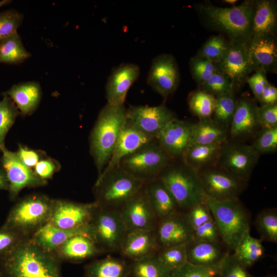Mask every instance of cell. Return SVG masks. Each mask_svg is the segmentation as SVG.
I'll return each instance as SVG.
<instances>
[{"label":"cell","instance_id":"16","mask_svg":"<svg viewBox=\"0 0 277 277\" xmlns=\"http://www.w3.org/2000/svg\"><path fill=\"white\" fill-rule=\"evenodd\" d=\"M128 232L154 230L158 220L143 188L130 199L119 211Z\"/></svg>","mask_w":277,"mask_h":277},{"label":"cell","instance_id":"40","mask_svg":"<svg viewBox=\"0 0 277 277\" xmlns=\"http://www.w3.org/2000/svg\"><path fill=\"white\" fill-rule=\"evenodd\" d=\"M234 92L216 98L212 119L221 126L229 128L236 105Z\"/></svg>","mask_w":277,"mask_h":277},{"label":"cell","instance_id":"4","mask_svg":"<svg viewBox=\"0 0 277 277\" xmlns=\"http://www.w3.org/2000/svg\"><path fill=\"white\" fill-rule=\"evenodd\" d=\"M144 185L118 166L98 176L94 187L95 203L101 208L120 211Z\"/></svg>","mask_w":277,"mask_h":277},{"label":"cell","instance_id":"23","mask_svg":"<svg viewBox=\"0 0 277 277\" xmlns=\"http://www.w3.org/2000/svg\"><path fill=\"white\" fill-rule=\"evenodd\" d=\"M188 263L204 267L220 265L229 250L221 241L207 242L192 239L186 244Z\"/></svg>","mask_w":277,"mask_h":277},{"label":"cell","instance_id":"55","mask_svg":"<svg viewBox=\"0 0 277 277\" xmlns=\"http://www.w3.org/2000/svg\"><path fill=\"white\" fill-rule=\"evenodd\" d=\"M266 73L262 71H256L251 76H248L246 81L255 97L259 100L264 88L269 83Z\"/></svg>","mask_w":277,"mask_h":277},{"label":"cell","instance_id":"60","mask_svg":"<svg viewBox=\"0 0 277 277\" xmlns=\"http://www.w3.org/2000/svg\"><path fill=\"white\" fill-rule=\"evenodd\" d=\"M265 277H277L276 275H269Z\"/></svg>","mask_w":277,"mask_h":277},{"label":"cell","instance_id":"12","mask_svg":"<svg viewBox=\"0 0 277 277\" xmlns=\"http://www.w3.org/2000/svg\"><path fill=\"white\" fill-rule=\"evenodd\" d=\"M198 173L205 195L217 200L239 199L246 183L217 167Z\"/></svg>","mask_w":277,"mask_h":277},{"label":"cell","instance_id":"14","mask_svg":"<svg viewBox=\"0 0 277 277\" xmlns=\"http://www.w3.org/2000/svg\"><path fill=\"white\" fill-rule=\"evenodd\" d=\"M1 152V168L4 171L9 183L8 190L11 198H15L25 187L41 186L46 183L38 178L33 169L24 165L15 152L11 151L5 147Z\"/></svg>","mask_w":277,"mask_h":277},{"label":"cell","instance_id":"13","mask_svg":"<svg viewBox=\"0 0 277 277\" xmlns=\"http://www.w3.org/2000/svg\"><path fill=\"white\" fill-rule=\"evenodd\" d=\"M179 81L178 66L172 55L161 54L152 60L147 83L154 91L163 97H167L175 91Z\"/></svg>","mask_w":277,"mask_h":277},{"label":"cell","instance_id":"43","mask_svg":"<svg viewBox=\"0 0 277 277\" xmlns=\"http://www.w3.org/2000/svg\"><path fill=\"white\" fill-rule=\"evenodd\" d=\"M202 87L203 90L215 98L234 92V87L228 78L217 71Z\"/></svg>","mask_w":277,"mask_h":277},{"label":"cell","instance_id":"24","mask_svg":"<svg viewBox=\"0 0 277 277\" xmlns=\"http://www.w3.org/2000/svg\"><path fill=\"white\" fill-rule=\"evenodd\" d=\"M153 139L155 138H152L146 135L128 122L126 119L111 156L102 173L118 166L124 157Z\"/></svg>","mask_w":277,"mask_h":277},{"label":"cell","instance_id":"30","mask_svg":"<svg viewBox=\"0 0 277 277\" xmlns=\"http://www.w3.org/2000/svg\"><path fill=\"white\" fill-rule=\"evenodd\" d=\"M276 9L273 2L268 0L255 2L251 38L274 36L276 28Z\"/></svg>","mask_w":277,"mask_h":277},{"label":"cell","instance_id":"57","mask_svg":"<svg viewBox=\"0 0 277 277\" xmlns=\"http://www.w3.org/2000/svg\"><path fill=\"white\" fill-rule=\"evenodd\" d=\"M9 183L6 174L1 168H0V190H8Z\"/></svg>","mask_w":277,"mask_h":277},{"label":"cell","instance_id":"59","mask_svg":"<svg viewBox=\"0 0 277 277\" xmlns=\"http://www.w3.org/2000/svg\"><path fill=\"white\" fill-rule=\"evenodd\" d=\"M225 3L229 4L231 5H234L235 3H236L238 1L237 0H225L224 1Z\"/></svg>","mask_w":277,"mask_h":277},{"label":"cell","instance_id":"11","mask_svg":"<svg viewBox=\"0 0 277 277\" xmlns=\"http://www.w3.org/2000/svg\"><path fill=\"white\" fill-rule=\"evenodd\" d=\"M176 118L164 105L131 106L126 110V121L152 138H156L164 127Z\"/></svg>","mask_w":277,"mask_h":277},{"label":"cell","instance_id":"31","mask_svg":"<svg viewBox=\"0 0 277 277\" xmlns=\"http://www.w3.org/2000/svg\"><path fill=\"white\" fill-rule=\"evenodd\" d=\"M227 130L211 117L200 118L197 123L192 124L191 145L223 144L226 142Z\"/></svg>","mask_w":277,"mask_h":277},{"label":"cell","instance_id":"2","mask_svg":"<svg viewBox=\"0 0 277 277\" xmlns=\"http://www.w3.org/2000/svg\"><path fill=\"white\" fill-rule=\"evenodd\" d=\"M255 3L253 1H245L238 6L226 8L201 5L200 11L207 23L225 33L231 41L248 45L252 35Z\"/></svg>","mask_w":277,"mask_h":277},{"label":"cell","instance_id":"41","mask_svg":"<svg viewBox=\"0 0 277 277\" xmlns=\"http://www.w3.org/2000/svg\"><path fill=\"white\" fill-rule=\"evenodd\" d=\"M216 98L202 90L193 92L188 99V105L191 112L200 118L211 117L213 112Z\"/></svg>","mask_w":277,"mask_h":277},{"label":"cell","instance_id":"44","mask_svg":"<svg viewBox=\"0 0 277 277\" xmlns=\"http://www.w3.org/2000/svg\"><path fill=\"white\" fill-rule=\"evenodd\" d=\"M23 19V14L16 10L0 12V39L17 33Z\"/></svg>","mask_w":277,"mask_h":277},{"label":"cell","instance_id":"1","mask_svg":"<svg viewBox=\"0 0 277 277\" xmlns=\"http://www.w3.org/2000/svg\"><path fill=\"white\" fill-rule=\"evenodd\" d=\"M124 105L108 103L101 110L89 136L90 152L100 176L107 165L126 121Z\"/></svg>","mask_w":277,"mask_h":277},{"label":"cell","instance_id":"48","mask_svg":"<svg viewBox=\"0 0 277 277\" xmlns=\"http://www.w3.org/2000/svg\"><path fill=\"white\" fill-rule=\"evenodd\" d=\"M184 213L189 225L194 229L211 220L212 215L206 202L193 206Z\"/></svg>","mask_w":277,"mask_h":277},{"label":"cell","instance_id":"46","mask_svg":"<svg viewBox=\"0 0 277 277\" xmlns=\"http://www.w3.org/2000/svg\"><path fill=\"white\" fill-rule=\"evenodd\" d=\"M251 146L260 154L275 152L277 149V127L263 128Z\"/></svg>","mask_w":277,"mask_h":277},{"label":"cell","instance_id":"45","mask_svg":"<svg viewBox=\"0 0 277 277\" xmlns=\"http://www.w3.org/2000/svg\"><path fill=\"white\" fill-rule=\"evenodd\" d=\"M219 277H253L243 265L232 253H228L221 262Z\"/></svg>","mask_w":277,"mask_h":277},{"label":"cell","instance_id":"47","mask_svg":"<svg viewBox=\"0 0 277 277\" xmlns=\"http://www.w3.org/2000/svg\"><path fill=\"white\" fill-rule=\"evenodd\" d=\"M190 65L193 77L201 86L217 71L215 64L200 56L192 58Z\"/></svg>","mask_w":277,"mask_h":277},{"label":"cell","instance_id":"27","mask_svg":"<svg viewBox=\"0 0 277 277\" xmlns=\"http://www.w3.org/2000/svg\"><path fill=\"white\" fill-rule=\"evenodd\" d=\"M81 234L87 235L93 239L90 223L71 229H61L48 223L37 231L34 240L42 248L52 250L62 246L71 237Z\"/></svg>","mask_w":277,"mask_h":277},{"label":"cell","instance_id":"15","mask_svg":"<svg viewBox=\"0 0 277 277\" xmlns=\"http://www.w3.org/2000/svg\"><path fill=\"white\" fill-rule=\"evenodd\" d=\"M215 65L217 71L228 78L234 88L239 86L253 71L248 45L231 41L224 57Z\"/></svg>","mask_w":277,"mask_h":277},{"label":"cell","instance_id":"5","mask_svg":"<svg viewBox=\"0 0 277 277\" xmlns=\"http://www.w3.org/2000/svg\"><path fill=\"white\" fill-rule=\"evenodd\" d=\"M157 177L169 190L181 211L205 202L198 172L182 161L175 162L171 159Z\"/></svg>","mask_w":277,"mask_h":277},{"label":"cell","instance_id":"54","mask_svg":"<svg viewBox=\"0 0 277 277\" xmlns=\"http://www.w3.org/2000/svg\"><path fill=\"white\" fill-rule=\"evenodd\" d=\"M16 240L14 231L0 229V256H6L16 246Z\"/></svg>","mask_w":277,"mask_h":277},{"label":"cell","instance_id":"19","mask_svg":"<svg viewBox=\"0 0 277 277\" xmlns=\"http://www.w3.org/2000/svg\"><path fill=\"white\" fill-rule=\"evenodd\" d=\"M192 123L177 118L170 122L156 140L171 159H181L191 145Z\"/></svg>","mask_w":277,"mask_h":277},{"label":"cell","instance_id":"6","mask_svg":"<svg viewBox=\"0 0 277 277\" xmlns=\"http://www.w3.org/2000/svg\"><path fill=\"white\" fill-rule=\"evenodd\" d=\"M4 257L11 277H59L54 261L33 245H16Z\"/></svg>","mask_w":277,"mask_h":277},{"label":"cell","instance_id":"17","mask_svg":"<svg viewBox=\"0 0 277 277\" xmlns=\"http://www.w3.org/2000/svg\"><path fill=\"white\" fill-rule=\"evenodd\" d=\"M96 206L68 201L54 202L50 223L63 229H71L89 224Z\"/></svg>","mask_w":277,"mask_h":277},{"label":"cell","instance_id":"29","mask_svg":"<svg viewBox=\"0 0 277 277\" xmlns=\"http://www.w3.org/2000/svg\"><path fill=\"white\" fill-rule=\"evenodd\" d=\"M223 144L190 145L181 160L186 165L199 172L206 167L216 164Z\"/></svg>","mask_w":277,"mask_h":277},{"label":"cell","instance_id":"32","mask_svg":"<svg viewBox=\"0 0 277 277\" xmlns=\"http://www.w3.org/2000/svg\"><path fill=\"white\" fill-rule=\"evenodd\" d=\"M130 265L123 259L109 256L96 261L87 270L88 277H128Z\"/></svg>","mask_w":277,"mask_h":277},{"label":"cell","instance_id":"36","mask_svg":"<svg viewBox=\"0 0 277 277\" xmlns=\"http://www.w3.org/2000/svg\"><path fill=\"white\" fill-rule=\"evenodd\" d=\"M155 256L170 273L188 263L186 245L162 247Z\"/></svg>","mask_w":277,"mask_h":277},{"label":"cell","instance_id":"7","mask_svg":"<svg viewBox=\"0 0 277 277\" xmlns=\"http://www.w3.org/2000/svg\"><path fill=\"white\" fill-rule=\"evenodd\" d=\"M171 160L155 138L124 157L118 166L145 183L157 178Z\"/></svg>","mask_w":277,"mask_h":277},{"label":"cell","instance_id":"62","mask_svg":"<svg viewBox=\"0 0 277 277\" xmlns=\"http://www.w3.org/2000/svg\"><path fill=\"white\" fill-rule=\"evenodd\" d=\"M1 277V276H0Z\"/></svg>","mask_w":277,"mask_h":277},{"label":"cell","instance_id":"61","mask_svg":"<svg viewBox=\"0 0 277 277\" xmlns=\"http://www.w3.org/2000/svg\"><path fill=\"white\" fill-rule=\"evenodd\" d=\"M214 277H219V275H218V274H217L216 275H215Z\"/></svg>","mask_w":277,"mask_h":277},{"label":"cell","instance_id":"52","mask_svg":"<svg viewBox=\"0 0 277 277\" xmlns=\"http://www.w3.org/2000/svg\"><path fill=\"white\" fill-rule=\"evenodd\" d=\"M60 168V164L57 161L45 156L36 164L33 170L38 178L45 181L51 178Z\"/></svg>","mask_w":277,"mask_h":277},{"label":"cell","instance_id":"22","mask_svg":"<svg viewBox=\"0 0 277 277\" xmlns=\"http://www.w3.org/2000/svg\"><path fill=\"white\" fill-rule=\"evenodd\" d=\"M249 60L252 70L274 72L277 65V46L274 36L252 37L248 45Z\"/></svg>","mask_w":277,"mask_h":277},{"label":"cell","instance_id":"51","mask_svg":"<svg viewBox=\"0 0 277 277\" xmlns=\"http://www.w3.org/2000/svg\"><path fill=\"white\" fill-rule=\"evenodd\" d=\"M193 239L207 242L221 241L217 227L213 218L193 229Z\"/></svg>","mask_w":277,"mask_h":277},{"label":"cell","instance_id":"3","mask_svg":"<svg viewBox=\"0 0 277 277\" xmlns=\"http://www.w3.org/2000/svg\"><path fill=\"white\" fill-rule=\"evenodd\" d=\"M221 242L233 251L243 235L250 230L248 212L239 199L217 200L205 195Z\"/></svg>","mask_w":277,"mask_h":277},{"label":"cell","instance_id":"33","mask_svg":"<svg viewBox=\"0 0 277 277\" xmlns=\"http://www.w3.org/2000/svg\"><path fill=\"white\" fill-rule=\"evenodd\" d=\"M100 250L94 240L87 235L73 236L62 245V251L65 256L74 260L90 258Z\"/></svg>","mask_w":277,"mask_h":277},{"label":"cell","instance_id":"42","mask_svg":"<svg viewBox=\"0 0 277 277\" xmlns=\"http://www.w3.org/2000/svg\"><path fill=\"white\" fill-rule=\"evenodd\" d=\"M229 43L221 35L213 36L203 45L199 56L205 57L215 64L219 63L225 54Z\"/></svg>","mask_w":277,"mask_h":277},{"label":"cell","instance_id":"35","mask_svg":"<svg viewBox=\"0 0 277 277\" xmlns=\"http://www.w3.org/2000/svg\"><path fill=\"white\" fill-rule=\"evenodd\" d=\"M31 56L18 33L0 39V64L17 65Z\"/></svg>","mask_w":277,"mask_h":277},{"label":"cell","instance_id":"38","mask_svg":"<svg viewBox=\"0 0 277 277\" xmlns=\"http://www.w3.org/2000/svg\"><path fill=\"white\" fill-rule=\"evenodd\" d=\"M132 262L130 273L132 277H170L171 273L155 255Z\"/></svg>","mask_w":277,"mask_h":277},{"label":"cell","instance_id":"34","mask_svg":"<svg viewBox=\"0 0 277 277\" xmlns=\"http://www.w3.org/2000/svg\"><path fill=\"white\" fill-rule=\"evenodd\" d=\"M233 254L248 268L263 257L265 248L262 241L253 237L249 231L243 235L234 249Z\"/></svg>","mask_w":277,"mask_h":277},{"label":"cell","instance_id":"53","mask_svg":"<svg viewBox=\"0 0 277 277\" xmlns=\"http://www.w3.org/2000/svg\"><path fill=\"white\" fill-rule=\"evenodd\" d=\"M15 153L21 162L32 169L41 159L46 156L43 151L29 149L20 144Z\"/></svg>","mask_w":277,"mask_h":277},{"label":"cell","instance_id":"25","mask_svg":"<svg viewBox=\"0 0 277 277\" xmlns=\"http://www.w3.org/2000/svg\"><path fill=\"white\" fill-rule=\"evenodd\" d=\"M144 191L158 220L181 211L171 193L159 178L145 183Z\"/></svg>","mask_w":277,"mask_h":277},{"label":"cell","instance_id":"26","mask_svg":"<svg viewBox=\"0 0 277 277\" xmlns=\"http://www.w3.org/2000/svg\"><path fill=\"white\" fill-rule=\"evenodd\" d=\"M13 102L21 114L26 116L33 113L41 100L42 92L39 83L29 81L13 85L2 93Z\"/></svg>","mask_w":277,"mask_h":277},{"label":"cell","instance_id":"37","mask_svg":"<svg viewBox=\"0 0 277 277\" xmlns=\"http://www.w3.org/2000/svg\"><path fill=\"white\" fill-rule=\"evenodd\" d=\"M255 226L263 241L277 243V209L276 208L262 210L257 215Z\"/></svg>","mask_w":277,"mask_h":277},{"label":"cell","instance_id":"49","mask_svg":"<svg viewBox=\"0 0 277 277\" xmlns=\"http://www.w3.org/2000/svg\"><path fill=\"white\" fill-rule=\"evenodd\" d=\"M220 265L204 267L187 263L179 270L171 273L170 277H214L218 274Z\"/></svg>","mask_w":277,"mask_h":277},{"label":"cell","instance_id":"39","mask_svg":"<svg viewBox=\"0 0 277 277\" xmlns=\"http://www.w3.org/2000/svg\"><path fill=\"white\" fill-rule=\"evenodd\" d=\"M0 101V152L5 148V139L16 118L20 114L16 106L7 95Z\"/></svg>","mask_w":277,"mask_h":277},{"label":"cell","instance_id":"50","mask_svg":"<svg viewBox=\"0 0 277 277\" xmlns=\"http://www.w3.org/2000/svg\"><path fill=\"white\" fill-rule=\"evenodd\" d=\"M259 126L262 128L277 127V105H264L256 108Z\"/></svg>","mask_w":277,"mask_h":277},{"label":"cell","instance_id":"8","mask_svg":"<svg viewBox=\"0 0 277 277\" xmlns=\"http://www.w3.org/2000/svg\"><path fill=\"white\" fill-rule=\"evenodd\" d=\"M90 223L92 238L101 250L119 251L128 233L119 211L96 205Z\"/></svg>","mask_w":277,"mask_h":277},{"label":"cell","instance_id":"28","mask_svg":"<svg viewBox=\"0 0 277 277\" xmlns=\"http://www.w3.org/2000/svg\"><path fill=\"white\" fill-rule=\"evenodd\" d=\"M256 106L248 100L241 98L236 102L235 110L229 127L233 138L250 135L259 126L256 115Z\"/></svg>","mask_w":277,"mask_h":277},{"label":"cell","instance_id":"56","mask_svg":"<svg viewBox=\"0 0 277 277\" xmlns=\"http://www.w3.org/2000/svg\"><path fill=\"white\" fill-rule=\"evenodd\" d=\"M258 100L261 103L262 105L276 104V88L268 83L264 88Z\"/></svg>","mask_w":277,"mask_h":277},{"label":"cell","instance_id":"18","mask_svg":"<svg viewBox=\"0 0 277 277\" xmlns=\"http://www.w3.org/2000/svg\"><path fill=\"white\" fill-rule=\"evenodd\" d=\"M154 231L160 248L186 245L193 239V229L182 211L158 220Z\"/></svg>","mask_w":277,"mask_h":277},{"label":"cell","instance_id":"21","mask_svg":"<svg viewBox=\"0 0 277 277\" xmlns=\"http://www.w3.org/2000/svg\"><path fill=\"white\" fill-rule=\"evenodd\" d=\"M160 248L154 230L133 231L128 232L119 252L133 261L154 256Z\"/></svg>","mask_w":277,"mask_h":277},{"label":"cell","instance_id":"58","mask_svg":"<svg viewBox=\"0 0 277 277\" xmlns=\"http://www.w3.org/2000/svg\"><path fill=\"white\" fill-rule=\"evenodd\" d=\"M12 2L10 0H2L0 1V8L5 5H9Z\"/></svg>","mask_w":277,"mask_h":277},{"label":"cell","instance_id":"20","mask_svg":"<svg viewBox=\"0 0 277 277\" xmlns=\"http://www.w3.org/2000/svg\"><path fill=\"white\" fill-rule=\"evenodd\" d=\"M139 67L133 63H125L114 68L106 85L107 103L112 105H124L127 92L139 76Z\"/></svg>","mask_w":277,"mask_h":277},{"label":"cell","instance_id":"10","mask_svg":"<svg viewBox=\"0 0 277 277\" xmlns=\"http://www.w3.org/2000/svg\"><path fill=\"white\" fill-rule=\"evenodd\" d=\"M260 154L249 145L225 142L217 160V167L246 182L257 163Z\"/></svg>","mask_w":277,"mask_h":277},{"label":"cell","instance_id":"9","mask_svg":"<svg viewBox=\"0 0 277 277\" xmlns=\"http://www.w3.org/2000/svg\"><path fill=\"white\" fill-rule=\"evenodd\" d=\"M53 205L44 196L26 197L12 208L3 227L14 231L35 227L51 216Z\"/></svg>","mask_w":277,"mask_h":277}]
</instances>
